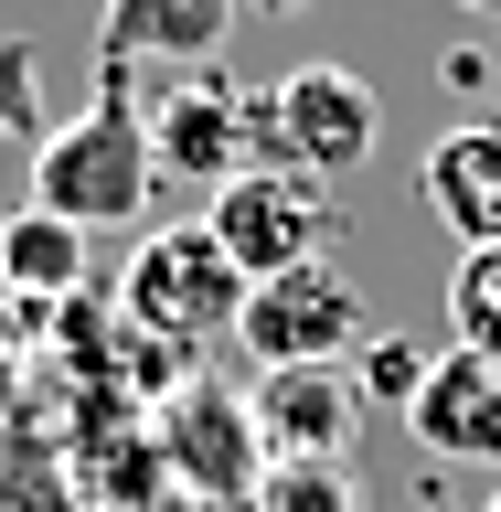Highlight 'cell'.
Listing matches in <instances>:
<instances>
[{
	"label": "cell",
	"mask_w": 501,
	"mask_h": 512,
	"mask_svg": "<svg viewBox=\"0 0 501 512\" xmlns=\"http://www.w3.org/2000/svg\"><path fill=\"white\" fill-rule=\"evenodd\" d=\"M160 192V160H150V107L128 75L96 64V96L86 118L54 128L43 150H32V214L75 224V235H107V224H139Z\"/></svg>",
	"instance_id": "obj_1"
},
{
	"label": "cell",
	"mask_w": 501,
	"mask_h": 512,
	"mask_svg": "<svg viewBox=\"0 0 501 512\" xmlns=\"http://www.w3.org/2000/svg\"><path fill=\"white\" fill-rule=\"evenodd\" d=\"M118 310L139 320V342L203 352V342H224V331H246V278H235V256H224L203 224H160V235H139V256H128Z\"/></svg>",
	"instance_id": "obj_2"
},
{
	"label": "cell",
	"mask_w": 501,
	"mask_h": 512,
	"mask_svg": "<svg viewBox=\"0 0 501 512\" xmlns=\"http://www.w3.org/2000/svg\"><path fill=\"white\" fill-rule=\"evenodd\" d=\"M150 160L160 182H246V171H267L278 160V107H267V86H235V75H182V86L150 107Z\"/></svg>",
	"instance_id": "obj_3"
},
{
	"label": "cell",
	"mask_w": 501,
	"mask_h": 512,
	"mask_svg": "<svg viewBox=\"0 0 501 512\" xmlns=\"http://www.w3.org/2000/svg\"><path fill=\"white\" fill-rule=\"evenodd\" d=\"M203 235L235 256L246 288L288 278V267H320L331 256V182H310V171H246V182L214 192Z\"/></svg>",
	"instance_id": "obj_4"
},
{
	"label": "cell",
	"mask_w": 501,
	"mask_h": 512,
	"mask_svg": "<svg viewBox=\"0 0 501 512\" xmlns=\"http://www.w3.org/2000/svg\"><path fill=\"white\" fill-rule=\"evenodd\" d=\"M374 342V310H363V288H352L342 256H320V267H288V278L246 288V352L256 374H299V363H342V352Z\"/></svg>",
	"instance_id": "obj_5"
},
{
	"label": "cell",
	"mask_w": 501,
	"mask_h": 512,
	"mask_svg": "<svg viewBox=\"0 0 501 512\" xmlns=\"http://www.w3.org/2000/svg\"><path fill=\"white\" fill-rule=\"evenodd\" d=\"M267 107H278V160H267V171L342 182V171H363L374 139H384V107H374V86H363L352 64H299V75L267 86Z\"/></svg>",
	"instance_id": "obj_6"
},
{
	"label": "cell",
	"mask_w": 501,
	"mask_h": 512,
	"mask_svg": "<svg viewBox=\"0 0 501 512\" xmlns=\"http://www.w3.org/2000/svg\"><path fill=\"white\" fill-rule=\"evenodd\" d=\"M246 416H256L267 470H288V459H342V438H352V416H363V395H352L342 363H299V374H256Z\"/></svg>",
	"instance_id": "obj_7"
},
{
	"label": "cell",
	"mask_w": 501,
	"mask_h": 512,
	"mask_svg": "<svg viewBox=\"0 0 501 512\" xmlns=\"http://www.w3.org/2000/svg\"><path fill=\"white\" fill-rule=\"evenodd\" d=\"M171 470H182L192 491H214V502H256L267 448H256L246 395H224V384H182V406H171Z\"/></svg>",
	"instance_id": "obj_8"
},
{
	"label": "cell",
	"mask_w": 501,
	"mask_h": 512,
	"mask_svg": "<svg viewBox=\"0 0 501 512\" xmlns=\"http://www.w3.org/2000/svg\"><path fill=\"white\" fill-rule=\"evenodd\" d=\"M224 32H235V0H107V22H96V64L128 75V64H203L224 54Z\"/></svg>",
	"instance_id": "obj_9"
},
{
	"label": "cell",
	"mask_w": 501,
	"mask_h": 512,
	"mask_svg": "<svg viewBox=\"0 0 501 512\" xmlns=\"http://www.w3.org/2000/svg\"><path fill=\"white\" fill-rule=\"evenodd\" d=\"M416 192H427V214H438L470 256L501 246V118L448 128L438 150H427V171H416Z\"/></svg>",
	"instance_id": "obj_10"
},
{
	"label": "cell",
	"mask_w": 501,
	"mask_h": 512,
	"mask_svg": "<svg viewBox=\"0 0 501 512\" xmlns=\"http://www.w3.org/2000/svg\"><path fill=\"white\" fill-rule=\"evenodd\" d=\"M416 448H438V459H501V374L480 352H438V374L427 395L406 406Z\"/></svg>",
	"instance_id": "obj_11"
},
{
	"label": "cell",
	"mask_w": 501,
	"mask_h": 512,
	"mask_svg": "<svg viewBox=\"0 0 501 512\" xmlns=\"http://www.w3.org/2000/svg\"><path fill=\"white\" fill-rule=\"evenodd\" d=\"M0 278H11V288H32V299H64V288L86 278V235L22 203V214L0 224Z\"/></svg>",
	"instance_id": "obj_12"
},
{
	"label": "cell",
	"mask_w": 501,
	"mask_h": 512,
	"mask_svg": "<svg viewBox=\"0 0 501 512\" xmlns=\"http://www.w3.org/2000/svg\"><path fill=\"white\" fill-rule=\"evenodd\" d=\"M448 331H459V352H480L501 374V246L459 256V278H448Z\"/></svg>",
	"instance_id": "obj_13"
},
{
	"label": "cell",
	"mask_w": 501,
	"mask_h": 512,
	"mask_svg": "<svg viewBox=\"0 0 501 512\" xmlns=\"http://www.w3.org/2000/svg\"><path fill=\"white\" fill-rule=\"evenodd\" d=\"M256 512H363V480L342 459H288L256 480Z\"/></svg>",
	"instance_id": "obj_14"
},
{
	"label": "cell",
	"mask_w": 501,
	"mask_h": 512,
	"mask_svg": "<svg viewBox=\"0 0 501 512\" xmlns=\"http://www.w3.org/2000/svg\"><path fill=\"white\" fill-rule=\"evenodd\" d=\"M427 374H438V352L395 342V331H374V342L352 352V395H374V406H416V395H427Z\"/></svg>",
	"instance_id": "obj_15"
},
{
	"label": "cell",
	"mask_w": 501,
	"mask_h": 512,
	"mask_svg": "<svg viewBox=\"0 0 501 512\" xmlns=\"http://www.w3.org/2000/svg\"><path fill=\"white\" fill-rule=\"evenodd\" d=\"M32 128V43H0V139Z\"/></svg>",
	"instance_id": "obj_16"
},
{
	"label": "cell",
	"mask_w": 501,
	"mask_h": 512,
	"mask_svg": "<svg viewBox=\"0 0 501 512\" xmlns=\"http://www.w3.org/2000/svg\"><path fill=\"white\" fill-rule=\"evenodd\" d=\"M235 11H267V22H278V11H310V0H235Z\"/></svg>",
	"instance_id": "obj_17"
},
{
	"label": "cell",
	"mask_w": 501,
	"mask_h": 512,
	"mask_svg": "<svg viewBox=\"0 0 501 512\" xmlns=\"http://www.w3.org/2000/svg\"><path fill=\"white\" fill-rule=\"evenodd\" d=\"M480 11H501V0H480Z\"/></svg>",
	"instance_id": "obj_18"
},
{
	"label": "cell",
	"mask_w": 501,
	"mask_h": 512,
	"mask_svg": "<svg viewBox=\"0 0 501 512\" xmlns=\"http://www.w3.org/2000/svg\"><path fill=\"white\" fill-rule=\"evenodd\" d=\"M491 512H501V491H491Z\"/></svg>",
	"instance_id": "obj_19"
}]
</instances>
